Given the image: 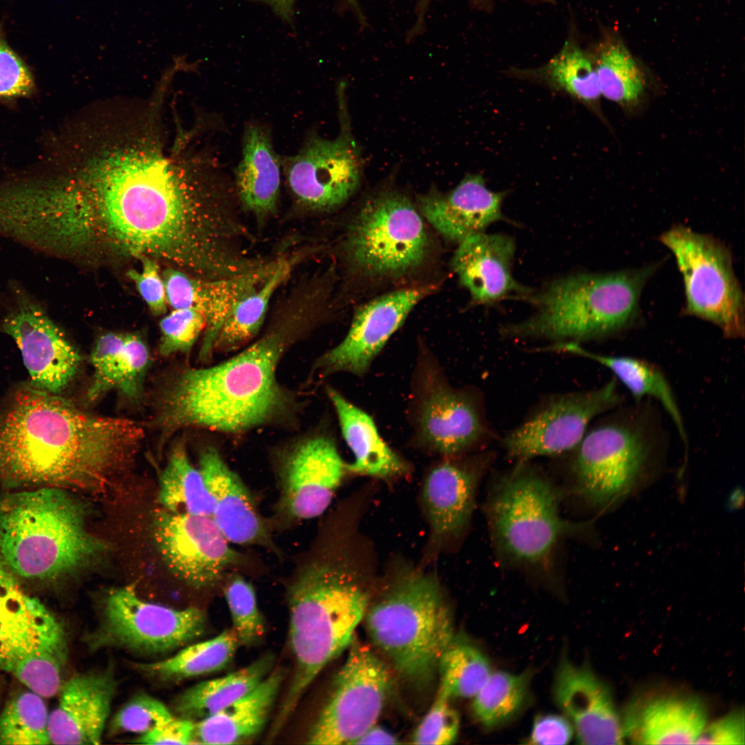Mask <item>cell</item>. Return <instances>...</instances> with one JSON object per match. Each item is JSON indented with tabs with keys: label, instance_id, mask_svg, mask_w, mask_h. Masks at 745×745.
<instances>
[{
	"label": "cell",
	"instance_id": "1",
	"mask_svg": "<svg viewBox=\"0 0 745 745\" xmlns=\"http://www.w3.org/2000/svg\"><path fill=\"white\" fill-rule=\"evenodd\" d=\"M125 134L98 139L67 174L64 259L99 265L146 257L197 277L219 276L238 232L221 168L181 137L168 156L150 130Z\"/></svg>",
	"mask_w": 745,
	"mask_h": 745
},
{
	"label": "cell",
	"instance_id": "2",
	"mask_svg": "<svg viewBox=\"0 0 745 745\" xmlns=\"http://www.w3.org/2000/svg\"><path fill=\"white\" fill-rule=\"evenodd\" d=\"M144 437L136 422L81 411L22 386L0 403V484L6 489L95 490L132 463Z\"/></svg>",
	"mask_w": 745,
	"mask_h": 745
},
{
	"label": "cell",
	"instance_id": "3",
	"mask_svg": "<svg viewBox=\"0 0 745 745\" xmlns=\"http://www.w3.org/2000/svg\"><path fill=\"white\" fill-rule=\"evenodd\" d=\"M298 321L285 320L226 361L183 372L163 397L158 419L163 430L192 426L239 433L286 418L293 401L279 384L276 369Z\"/></svg>",
	"mask_w": 745,
	"mask_h": 745
},
{
	"label": "cell",
	"instance_id": "4",
	"mask_svg": "<svg viewBox=\"0 0 745 745\" xmlns=\"http://www.w3.org/2000/svg\"><path fill=\"white\" fill-rule=\"evenodd\" d=\"M88 513L85 504L63 488L0 493V556L21 584L56 586L108 550L89 531Z\"/></svg>",
	"mask_w": 745,
	"mask_h": 745
},
{
	"label": "cell",
	"instance_id": "5",
	"mask_svg": "<svg viewBox=\"0 0 745 745\" xmlns=\"http://www.w3.org/2000/svg\"><path fill=\"white\" fill-rule=\"evenodd\" d=\"M368 600L348 573L330 564H312L293 581L288 602L294 670L271 735L281 730L324 668L349 646Z\"/></svg>",
	"mask_w": 745,
	"mask_h": 745
},
{
	"label": "cell",
	"instance_id": "6",
	"mask_svg": "<svg viewBox=\"0 0 745 745\" xmlns=\"http://www.w3.org/2000/svg\"><path fill=\"white\" fill-rule=\"evenodd\" d=\"M655 270L649 266L557 279L527 299L535 313L504 327L502 334L577 344L618 335L637 321L640 295Z\"/></svg>",
	"mask_w": 745,
	"mask_h": 745
},
{
	"label": "cell",
	"instance_id": "7",
	"mask_svg": "<svg viewBox=\"0 0 745 745\" xmlns=\"http://www.w3.org/2000/svg\"><path fill=\"white\" fill-rule=\"evenodd\" d=\"M364 617L373 645L401 676L415 683L431 679L454 637L439 584L417 572L403 575Z\"/></svg>",
	"mask_w": 745,
	"mask_h": 745
},
{
	"label": "cell",
	"instance_id": "8",
	"mask_svg": "<svg viewBox=\"0 0 745 745\" xmlns=\"http://www.w3.org/2000/svg\"><path fill=\"white\" fill-rule=\"evenodd\" d=\"M617 408L586 432L573 462L578 493L600 508L631 490L666 441L650 399Z\"/></svg>",
	"mask_w": 745,
	"mask_h": 745
},
{
	"label": "cell",
	"instance_id": "9",
	"mask_svg": "<svg viewBox=\"0 0 745 745\" xmlns=\"http://www.w3.org/2000/svg\"><path fill=\"white\" fill-rule=\"evenodd\" d=\"M555 488L539 475L517 469L499 485L488 505L495 545L510 562L547 566L569 525Z\"/></svg>",
	"mask_w": 745,
	"mask_h": 745
},
{
	"label": "cell",
	"instance_id": "10",
	"mask_svg": "<svg viewBox=\"0 0 745 745\" xmlns=\"http://www.w3.org/2000/svg\"><path fill=\"white\" fill-rule=\"evenodd\" d=\"M659 239L673 253L683 277V315L711 322L728 339L743 337L744 294L730 250L717 239L682 225L673 226Z\"/></svg>",
	"mask_w": 745,
	"mask_h": 745
},
{
	"label": "cell",
	"instance_id": "11",
	"mask_svg": "<svg viewBox=\"0 0 745 745\" xmlns=\"http://www.w3.org/2000/svg\"><path fill=\"white\" fill-rule=\"evenodd\" d=\"M428 239L420 212L404 195L380 192L368 199L346 230L348 261L366 274L398 276L424 260Z\"/></svg>",
	"mask_w": 745,
	"mask_h": 745
},
{
	"label": "cell",
	"instance_id": "12",
	"mask_svg": "<svg viewBox=\"0 0 745 745\" xmlns=\"http://www.w3.org/2000/svg\"><path fill=\"white\" fill-rule=\"evenodd\" d=\"M200 608L175 609L141 599L130 586L110 590L95 629L88 635L91 650L117 648L133 653L164 654L189 644L206 630Z\"/></svg>",
	"mask_w": 745,
	"mask_h": 745
},
{
	"label": "cell",
	"instance_id": "13",
	"mask_svg": "<svg viewBox=\"0 0 745 745\" xmlns=\"http://www.w3.org/2000/svg\"><path fill=\"white\" fill-rule=\"evenodd\" d=\"M340 90L338 136L329 139L311 131L297 153L280 156L287 187L295 203L305 209L337 208L353 195L361 183L362 159L346 115L343 89Z\"/></svg>",
	"mask_w": 745,
	"mask_h": 745
},
{
	"label": "cell",
	"instance_id": "14",
	"mask_svg": "<svg viewBox=\"0 0 745 745\" xmlns=\"http://www.w3.org/2000/svg\"><path fill=\"white\" fill-rule=\"evenodd\" d=\"M332 691L312 726L307 744L350 745L376 724L391 688L387 664L355 638Z\"/></svg>",
	"mask_w": 745,
	"mask_h": 745
},
{
	"label": "cell",
	"instance_id": "15",
	"mask_svg": "<svg viewBox=\"0 0 745 745\" xmlns=\"http://www.w3.org/2000/svg\"><path fill=\"white\" fill-rule=\"evenodd\" d=\"M413 419L416 441L446 456L470 449L486 433L475 397L449 385L427 353L421 354L415 376Z\"/></svg>",
	"mask_w": 745,
	"mask_h": 745
},
{
	"label": "cell",
	"instance_id": "16",
	"mask_svg": "<svg viewBox=\"0 0 745 745\" xmlns=\"http://www.w3.org/2000/svg\"><path fill=\"white\" fill-rule=\"evenodd\" d=\"M623 401L615 377L598 388L553 397L506 437V453L524 461L569 451L579 444L592 420Z\"/></svg>",
	"mask_w": 745,
	"mask_h": 745
},
{
	"label": "cell",
	"instance_id": "17",
	"mask_svg": "<svg viewBox=\"0 0 745 745\" xmlns=\"http://www.w3.org/2000/svg\"><path fill=\"white\" fill-rule=\"evenodd\" d=\"M152 531L164 562L177 577L196 588L210 587L240 561L212 517L155 513Z\"/></svg>",
	"mask_w": 745,
	"mask_h": 745
},
{
	"label": "cell",
	"instance_id": "18",
	"mask_svg": "<svg viewBox=\"0 0 745 745\" xmlns=\"http://www.w3.org/2000/svg\"><path fill=\"white\" fill-rule=\"evenodd\" d=\"M14 304L0 322L21 351L30 384L59 394L73 379L81 356L44 308L23 289L12 286Z\"/></svg>",
	"mask_w": 745,
	"mask_h": 745
},
{
	"label": "cell",
	"instance_id": "19",
	"mask_svg": "<svg viewBox=\"0 0 745 745\" xmlns=\"http://www.w3.org/2000/svg\"><path fill=\"white\" fill-rule=\"evenodd\" d=\"M433 289L428 286L397 290L360 306L346 337L321 356L316 369L323 374L341 371L364 375L410 312Z\"/></svg>",
	"mask_w": 745,
	"mask_h": 745
},
{
	"label": "cell",
	"instance_id": "20",
	"mask_svg": "<svg viewBox=\"0 0 745 745\" xmlns=\"http://www.w3.org/2000/svg\"><path fill=\"white\" fill-rule=\"evenodd\" d=\"M553 697L579 744H623L622 717L610 690L586 664L577 665L563 656L555 677Z\"/></svg>",
	"mask_w": 745,
	"mask_h": 745
},
{
	"label": "cell",
	"instance_id": "21",
	"mask_svg": "<svg viewBox=\"0 0 745 745\" xmlns=\"http://www.w3.org/2000/svg\"><path fill=\"white\" fill-rule=\"evenodd\" d=\"M346 465L334 442L327 437H316L299 444L282 471L281 512L293 519L322 514L347 470Z\"/></svg>",
	"mask_w": 745,
	"mask_h": 745
},
{
	"label": "cell",
	"instance_id": "22",
	"mask_svg": "<svg viewBox=\"0 0 745 745\" xmlns=\"http://www.w3.org/2000/svg\"><path fill=\"white\" fill-rule=\"evenodd\" d=\"M117 687L110 668L79 673L63 683L48 715L50 744H99Z\"/></svg>",
	"mask_w": 745,
	"mask_h": 745
},
{
	"label": "cell",
	"instance_id": "23",
	"mask_svg": "<svg viewBox=\"0 0 745 745\" xmlns=\"http://www.w3.org/2000/svg\"><path fill=\"white\" fill-rule=\"evenodd\" d=\"M515 254L513 237L483 232L458 244L451 265L475 304L490 305L510 297L528 299L532 290L513 275Z\"/></svg>",
	"mask_w": 745,
	"mask_h": 745
},
{
	"label": "cell",
	"instance_id": "24",
	"mask_svg": "<svg viewBox=\"0 0 745 745\" xmlns=\"http://www.w3.org/2000/svg\"><path fill=\"white\" fill-rule=\"evenodd\" d=\"M704 702L692 695L666 692L641 695L622 717L624 739L634 744H695L708 722Z\"/></svg>",
	"mask_w": 745,
	"mask_h": 745
},
{
	"label": "cell",
	"instance_id": "25",
	"mask_svg": "<svg viewBox=\"0 0 745 745\" xmlns=\"http://www.w3.org/2000/svg\"><path fill=\"white\" fill-rule=\"evenodd\" d=\"M506 194L490 190L481 175L468 174L447 193L435 190L420 196L418 209L444 237L459 244L504 219Z\"/></svg>",
	"mask_w": 745,
	"mask_h": 745
},
{
	"label": "cell",
	"instance_id": "26",
	"mask_svg": "<svg viewBox=\"0 0 745 745\" xmlns=\"http://www.w3.org/2000/svg\"><path fill=\"white\" fill-rule=\"evenodd\" d=\"M199 469L215 501L212 518L226 539L237 544L274 548L252 495L216 449L208 448L202 453Z\"/></svg>",
	"mask_w": 745,
	"mask_h": 745
},
{
	"label": "cell",
	"instance_id": "27",
	"mask_svg": "<svg viewBox=\"0 0 745 745\" xmlns=\"http://www.w3.org/2000/svg\"><path fill=\"white\" fill-rule=\"evenodd\" d=\"M281 157L276 152L270 129L259 121L244 128L241 159L233 182L242 209L258 217L275 213L281 186Z\"/></svg>",
	"mask_w": 745,
	"mask_h": 745
},
{
	"label": "cell",
	"instance_id": "28",
	"mask_svg": "<svg viewBox=\"0 0 745 745\" xmlns=\"http://www.w3.org/2000/svg\"><path fill=\"white\" fill-rule=\"evenodd\" d=\"M478 473L473 466L453 460L435 466L422 492L433 536L442 539L460 531L473 513Z\"/></svg>",
	"mask_w": 745,
	"mask_h": 745
},
{
	"label": "cell",
	"instance_id": "29",
	"mask_svg": "<svg viewBox=\"0 0 745 745\" xmlns=\"http://www.w3.org/2000/svg\"><path fill=\"white\" fill-rule=\"evenodd\" d=\"M281 668L272 670L256 687L217 713L197 721L194 744H235L264 729L284 680Z\"/></svg>",
	"mask_w": 745,
	"mask_h": 745
},
{
	"label": "cell",
	"instance_id": "30",
	"mask_svg": "<svg viewBox=\"0 0 745 745\" xmlns=\"http://www.w3.org/2000/svg\"><path fill=\"white\" fill-rule=\"evenodd\" d=\"M162 277L167 304L173 309L192 308L201 312L206 320L204 335L208 339L217 337L232 307L256 284L251 274L206 279L172 267H166Z\"/></svg>",
	"mask_w": 745,
	"mask_h": 745
},
{
	"label": "cell",
	"instance_id": "31",
	"mask_svg": "<svg viewBox=\"0 0 745 745\" xmlns=\"http://www.w3.org/2000/svg\"><path fill=\"white\" fill-rule=\"evenodd\" d=\"M150 359L148 348L137 335L110 332L101 335L90 355L94 377L88 400L95 401L113 389L137 399Z\"/></svg>",
	"mask_w": 745,
	"mask_h": 745
},
{
	"label": "cell",
	"instance_id": "32",
	"mask_svg": "<svg viewBox=\"0 0 745 745\" xmlns=\"http://www.w3.org/2000/svg\"><path fill=\"white\" fill-rule=\"evenodd\" d=\"M327 394L337 414L343 437L354 455L353 462L346 465L347 470L381 479L408 470L407 464L382 439L370 416L335 389L328 388Z\"/></svg>",
	"mask_w": 745,
	"mask_h": 745
},
{
	"label": "cell",
	"instance_id": "33",
	"mask_svg": "<svg viewBox=\"0 0 745 745\" xmlns=\"http://www.w3.org/2000/svg\"><path fill=\"white\" fill-rule=\"evenodd\" d=\"M547 350L593 360L610 370L615 379L628 389L637 401L646 399L659 403L686 444L684 424L676 397L666 377L656 365L636 357L596 353L573 342L555 343Z\"/></svg>",
	"mask_w": 745,
	"mask_h": 745
},
{
	"label": "cell",
	"instance_id": "34",
	"mask_svg": "<svg viewBox=\"0 0 745 745\" xmlns=\"http://www.w3.org/2000/svg\"><path fill=\"white\" fill-rule=\"evenodd\" d=\"M52 613L28 595L0 556V670L35 639Z\"/></svg>",
	"mask_w": 745,
	"mask_h": 745
},
{
	"label": "cell",
	"instance_id": "35",
	"mask_svg": "<svg viewBox=\"0 0 745 745\" xmlns=\"http://www.w3.org/2000/svg\"><path fill=\"white\" fill-rule=\"evenodd\" d=\"M68 653L64 628L52 615L33 642L10 663L6 672L12 674L29 690L43 698H50L59 693L63 684Z\"/></svg>",
	"mask_w": 745,
	"mask_h": 745
},
{
	"label": "cell",
	"instance_id": "36",
	"mask_svg": "<svg viewBox=\"0 0 745 745\" xmlns=\"http://www.w3.org/2000/svg\"><path fill=\"white\" fill-rule=\"evenodd\" d=\"M275 657L266 653L225 676L203 681L179 694L173 702L177 717L199 721L220 711L256 687L272 670Z\"/></svg>",
	"mask_w": 745,
	"mask_h": 745
},
{
	"label": "cell",
	"instance_id": "37",
	"mask_svg": "<svg viewBox=\"0 0 745 745\" xmlns=\"http://www.w3.org/2000/svg\"><path fill=\"white\" fill-rule=\"evenodd\" d=\"M239 646L235 632L228 628L208 640L186 645L170 657L138 663L135 668L155 680L177 682L224 668L232 662Z\"/></svg>",
	"mask_w": 745,
	"mask_h": 745
},
{
	"label": "cell",
	"instance_id": "38",
	"mask_svg": "<svg viewBox=\"0 0 745 745\" xmlns=\"http://www.w3.org/2000/svg\"><path fill=\"white\" fill-rule=\"evenodd\" d=\"M292 259L281 257L270 276L257 288L241 297L225 318L214 349L234 350L255 337L265 320L269 304L276 291L288 279Z\"/></svg>",
	"mask_w": 745,
	"mask_h": 745
},
{
	"label": "cell",
	"instance_id": "39",
	"mask_svg": "<svg viewBox=\"0 0 745 745\" xmlns=\"http://www.w3.org/2000/svg\"><path fill=\"white\" fill-rule=\"evenodd\" d=\"M158 500L163 508L170 512L213 515L214 499L199 469L190 463L182 443L173 448L160 475Z\"/></svg>",
	"mask_w": 745,
	"mask_h": 745
},
{
	"label": "cell",
	"instance_id": "40",
	"mask_svg": "<svg viewBox=\"0 0 745 745\" xmlns=\"http://www.w3.org/2000/svg\"><path fill=\"white\" fill-rule=\"evenodd\" d=\"M525 74L588 106L601 96L595 67L573 40H568L544 66Z\"/></svg>",
	"mask_w": 745,
	"mask_h": 745
},
{
	"label": "cell",
	"instance_id": "41",
	"mask_svg": "<svg viewBox=\"0 0 745 745\" xmlns=\"http://www.w3.org/2000/svg\"><path fill=\"white\" fill-rule=\"evenodd\" d=\"M439 689L450 699L473 698L492 673L490 662L476 646L453 637L437 665Z\"/></svg>",
	"mask_w": 745,
	"mask_h": 745
},
{
	"label": "cell",
	"instance_id": "42",
	"mask_svg": "<svg viewBox=\"0 0 745 745\" xmlns=\"http://www.w3.org/2000/svg\"><path fill=\"white\" fill-rule=\"evenodd\" d=\"M530 673L492 672L473 697L476 719L486 728L501 726L517 717L530 697Z\"/></svg>",
	"mask_w": 745,
	"mask_h": 745
},
{
	"label": "cell",
	"instance_id": "43",
	"mask_svg": "<svg viewBox=\"0 0 745 745\" xmlns=\"http://www.w3.org/2000/svg\"><path fill=\"white\" fill-rule=\"evenodd\" d=\"M48 715L43 697L29 689L19 692L0 713V744H50Z\"/></svg>",
	"mask_w": 745,
	"mask_h": 745
},
{
	"label": "cell",
	"instance_id": "44",
	"mask_svg": "<svg viewBox=\"0 0 745 745\" xmlns=\"http://www.w3.org/2000/svg\"><path fill=\"white\" fill-rule=\"evenodd\" d=\"M601 95L615 103L629 105L642 95L644 82L640 70L622 44L604 49L595 66Z\"/></svg>",
	"mask_w": 745,
	"mask_h": 745
},
{
	"label": "cell",
	"instance_id": "45",
	"mask_svg": "<svg viewBox=\"0 0 745 745\" xmlns=\"http://www.w3.org/2000/svg\"><path fill=\"white\" fill-rule=\"evenodd\" d=\"M225 597L240 646H255L265 633V624L259 611L253 586L243 577L234 575L227 583Z\"/></svg>",
	"mask_w": 745,
	"mask_h": 745
},
{
	"label": "cell",
	"instance_id": "46",
	"mask_svg": "<svg viewBox=\"0 0 745 745\" xmlns=\"http://www.w3.org/2000/svg\"><path fill=\"white\" fill-rule=\"evenodd\" d=\"M172 717V713L163 702L148 694L139 693L125 703L112 717L108 734L142 735Z\"/></svg>",
	"mask_w": 745,
	"mask_h": 745
},
{
	"label": "cell",
	"instance_id": "47",
	"mask_svg": "<svg viewBox=\"0 0 745 745\" xmlns=\"http://www.w3.org/2000/svg\"><path fill=\"white\" fill-rule=\"evenodd\" d=\"M159 326L161 332L159 351L163 356H169L188 352L206 329V320L195 309H174L162 318Z\"/></svg>",
	"mask_w": 745,
	"mask_h": 745
},
{
	"label": "cell",
	"instance_id": "48",
	"mask_svg": "<svg viewBox=\"0 0 745 745\" xmlns=\"http://www.w3.org/2000/svg\"><path fill=\"white\" fill-rule=\"evenodd\" d=\"M450 700L447 695L438 689L430 710L412 735L413 744L447 745L454 742L459 728V717Z\"/></svg>",
	"mask_w": 745,
	"mask_h": 745
},
{
	"label": "cell",
	"instance_id": "49",
	"mask_svg": "<svg viewBox=\"0 0 745 745\" xmlns=\"http://www.w3.org/2000/svg\"><path fill=\"white\" fill-rule=\"evenodd\" d=\"M34 88L32 72L0 33V100L28 97Z\"/></svg>",
	"mask_w": 745,
	"mask_h": 745
},
{
	"label": "cell",
	"instance_id": "50",
	"mask_svg": "<svg viewBox=\"0 0 745 745\" xmlns=\"http://www.w3.org/2000/svg\"><path fill=\"white\" fill-rule=\"evenodd\" d=\"M141 271L130 269L128 276L135 282L139 293L155 315H163L167 308L163 279L160 275L159 263L149 257L139 259Z\"/></svg>",
	"mask_w": 745,
	"mask_h": 745
},
{
	"label": "cell",
	"instance_id": "51",
	"mask_svg": "<svg viewBox=\"0 0 745 745\" xmlns=\"http://www.w3.org/2000/svg\"><path fill=\"white\" fill-rule=\"evenodd\" d=\"M744 709L735 708L711 723L707 722L695 744H744Z\"/></svg>",
	"mask_w": 745,
	"mask_h": 745
},
{
	"label": "cell",
	"instance_id": "52",
	"mask_svg": "<svg viewBox=\"0 0 745 745\" xmlns=\"http://www.w3.org/2000/svg\"><path fill=\"white\" fill-rule=\"evenodd\" d=\"M573 736V727L564 715L545 714L535 717L527 740L535 745L567 744Z\"/></svg>",
	"mask_w": 745,
	"mask_h": 745
},
{
	"label": "cell",
	"instance_id": "53",
	"mask_svg": "<svg viewBox=\"0 0 745 745\" xmlns=\"http://www.w3.org/2000/svg\"><path fill=\"white\" fill-rule=\"evenodd\" d=\"M196 722L177 717L139 735L135 743L141 744H194Z\"/></svg>",
	"mask_w": 745,
	"mask_h": 745
},
{
	"label": "cell",
	"instance_id": "54",
	"mask_svg": "<svg viewBox=\"0 0 745 745\" xmlns=\"http://www.w3.org/2000/svg\"><path fill=\"white\" fill-rule=\"evenodd\" d=\"M398 739L392 733L376 724L368 728L355 744H397Z\"/></svg>",
	"mask_w": 745,
	"mask_h": 745
},
{
	"label": "cell",
	"instance_id": "55",
	"mask_svg": "<svg viewBox=\"0 0 745 745\" xmlns=\"http://www.w3.org/2000/svg\"><path fill=\"white\" fill-rule=\"evenodd\" d=\"M263 3L282 20L289 23L293 21L296 0H255Z\"/></svg>",
	"mask_w": 745,
	"mask_h": 745
}]
</instances>
